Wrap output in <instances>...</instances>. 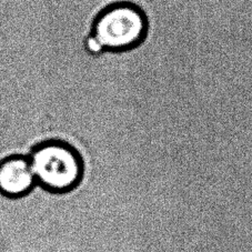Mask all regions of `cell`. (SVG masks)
<instances>
[{
    "label": "cell",
    "instance_id": "1",
    "mask_svg": "<svg viewBox=\"0 0 252 252\" xmlns=\"http://www.w3.org/2000/svg\"><path fill=\"white\" fill-rule=\"evenodd\" d=\"M149 29L145 8L131 0H115L99 8L91 18L84 49L94 58L130 53L145 43Z\"/></svg>",
    "mask_w": 252,
    "mask_h": 252
},
{
    "label": "cell",
    "instance_id": "2",
    "mask_svg": "<svg viewBox=\"0 0 252 252\" xmlns=\"http://www.w3.org/2000/svg\"><path fill=\"white\" fill-rule=\"evenodd\" d=\"M29 160L36 181L53 192L70 191L79 185L84 175L79 151L63 139L40 141L34 146Z\"/></svg>",
    "mask_w": 252,
    "mask_h": 252
},
{
    "label": "cell",
    "instance_id": "3",
    "mask_svg": "<svg viewBox=\"0 0 252 252\" xmlns=\"http://www.w3.org/2000/svg\"><path fill=\"white\" fill-rule=\"evenodd\" d=\"M36 182L29 158L12 155L0 161V192L3 195L23 197L32 191Z\"/></svg>",
    "mask_w": 252,
    "mask_h": 252
}]
</instances>
